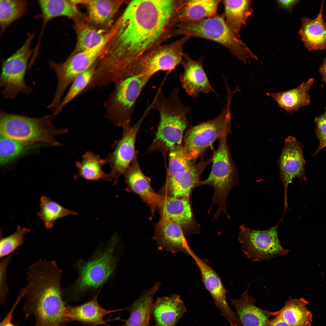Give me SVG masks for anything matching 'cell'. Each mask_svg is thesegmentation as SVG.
<instances>
[{"label": "cell", "mask_w": 326, "mask_h": 326, "mask_svg": "<svg viewBox=\"0 0 326 326\" xmlns=\"http://www.w3.org/2000/svg\"><path fill=\"white\" fill-rule=\"evenodd\" d=\"M177 0H135L129 3L108 33L100 59L110 78L121 79L126 69L172 36Z\"/></svg>", "instance_id": "1"}, {"label": "cell", "mask_w": 326, "mask_h": 326, "mask_svg": "<svg viewBox=\"0 0 326 326\" xmlns=\"http://www.w3.org/2000/svg\"><path fill=\"white\" fill-rule=\"evenodd\" d=\"M62 273L56 261L42 258L27 269V285L20 293L24 299V312L34 316L35 326H63L67 322Z\"/></svg>", "instance_id": "2"}, {"label": "cell", "mask_w": 326, "mask_h": 326, "mask_svg": "<svg viewBox=\"0 0 326 326\" xmlns=\"http://www.w3.org/2000/svg\"><path fill=\"white\" fill-rule=\"evenodd\" d=\"M152 110H157L159 122L150 150L166 151L182 144L184 131L188 124L187 116L192 109L181 102L177 87L166 97L162 88L158 89L150 104Z\"/></svg>", "instance_id": "3"}, {"label": "cell", "mask_w": 326, "mask_h": 326, "mask_svg": "<svg viewBox=\"0 0 326 326\" xmlns=\"http://www.w3.org/2000/svg\"><path fill=\"white\" fill-rule=\"evenodd\" d=\"M175 35H183L210 40L226 47L234 56L246 64L250 59H258L226 25L223 14L212 17L183 22L175 25Z\"/></svg>", "instance_id": "4"}, {"label": "cell", "mask_w": 326, "mask_h": 326, "mask_svg": "<svg viewBox=\"0 0 326 326\" xmlns=\"http://www.w3.org/2000/svg\"><path fill=\"white\" fill-rule=\"evenodd\" d=\"M54 117L53 114L33 117L2 111L0 136L31 143L40 142L53 146L61 145L56 137L66 133L68 130L55 128L52 123Z\"/></svg>", "instance_id": "5"}, {"label": "cell", "mask_w": 326, "mask_h": 326, "mask_svg": "<svg viewBox=\"0 0 326 326\" xmlns=\"http://www.w3.org/2000/svg\"><path fill=\"white\" fill-rule=\"evenodd\" d=\"M227 102L219 115L188 129L184 136V149L190 160H195L217 139L231 132L230 105L238 90L227 88Z\"/></svg>", "instance_id": "6"}, {"label": "cell", "mask_w": 326, "mask_h": 326, "mask_svg": "<svg viewBox=\"0 0 326 326\" xmlns=\"http://www.w3.org/2000/svg\"><path fill=\"white\" fill-rule=\"evenodd\" d=\"M227 136L219 139L218 147L212 156L211 173L207 178L200 181L198 185H207L213 188V203H216L218 208L215 219L222 212L228 216L225 207L227 197L232 187L239 181L237 167L227 145Z\"/></svg>", "instance_id": "7"}, {"label": "cell", "mask_w": 326, "mask_h": 326, "mask_svg": "<svg viewBox=\"0 0 326 326\" xmlns=\"http://www.w3.org/2000/svg\"><path fill=\"white\" fill-rule=\"evenodd\" d=\"M151 78L136 76L115 85L113 91L103 103L106 118L118 127L130 124L136 101Z\"/></svg>", "instance_id": "8"}, {"label": "cell", "mask_w": 326, "mask_h": 326, "mask_svg": "<svg viewBox=\"0 0 326 326\" xmlns=\"http://www.w3.org/2000/svg\"><path fill=\"white\" fill-rule=\"evenodd\" d=\"M190 38L184 36L171 43L154 48L127 69L123 75V81L133 76L145 75L152 77L159 71H171L181 63L184 55L183 48Z\"/></svg>", "instance_id": "9"}, {"label": "cell", "mask_w": 326, "mask_h": 326, "mask_svg": "<svg viewBox=\"0 0 326 326\" xmlns=\"http://www.w3.org/2000/svg\"><path fill=\"white\" fill-rule=\"evenodd\" d=\"M34 37V33L28 34L22 46L2 62L0 86L5 98L14 99L19 93L29 94L33 91L26 84L25 76L28 61L34 52L30 45Z\"/></svg>", "instance_id": "10"}, {"label": "cell", "mask_w": 326, "mask_h": 326, "mask_svg": "<svg viewBox=\"0 0 326 326\" xmlns=\"http://www.w3.org/2000/svg\"><path fill=\"white\" fill-rule=\"evenodd\" d=\"M280 222L269 229H253L243 225L239 227L238 241L242 252L251 260L259 262L281 257L289 251L281 245L277 228Z\"/></svg>", "instance_id": "11"}, {"label": "cell", "mask_w": 326, "mask_h": 326, "mask_svg": "<svg viewBox=\"0 0 326 326\" xmlns=\"http://www.w3.org/2000/svg\"><path fill=\"white\" fill-rule=\"evenodd\" d=\"M108 40V37L99 45L91 49L74 53L63 63L49 61L55 71L58 84L52 104L59 106L62 98L67 88L78 75L91 66L99 59Z\"/></svg>", "instance_id": "12"}, {"label": "cell", "mask_w": 326, "mask_h": 326, "mask_svg": "<svg viewBox=\"0 0 326 326\" xmlns=\"http://www.w3.org/2000/svg\"><path fill=\"white\" fill-rule=\"evenodd\" d=\"M117 240L114 236L103 251L81 267L78 280L71 288V293L80 294L96 288L108 278L116 266L114 253Z\"/></svg>", "instance_id": "13"}, {"label": "cell", "mask_w": 326, "mask_h": 326, "mask_svg": "<svg viewBox=\"0 0 326 326\" xmlns=\"http://www.w3.org/2000/svg\"><path fill=\"white\" fill-rule=\"evenodd\" d=\"M151 110L150 108L148 107L133 126L128 124L122 127L123 133L121 138L112 145L113 151L106 159L111 168L108 174L109 182L116 184L120 177L124 174L137 155L135 149L137 135L144 120Z\"/></svg>", "instance_id": "14"}, {"label": "cell", "mask_w": 326, "mask_h": 326, "mask_svg": "<svg viewBox=\"0 0 326 326\" xmlns=\"http://www.w3.org/2000/svg\"><path fill=\"white\" fill-rule=\"evenodd\" d=\"M303 144L296 138L288 136L285 139L284 145L277 160L280 168V177L284 188L285 213L287 208V194L289 185L295 178L305 180V165L303 150Z\"/></svg>", "instance_id": "15"}, {"label": "cell", "mask_w": 326, "mask_h": 326, "mask_svg": "<svg viewBox=\"0 0 326 326\" xmlns=\"http://www.w3.org/2000/svg\"><path fill=\"white\" fill-rule=\"evenodd\" d=\"M187 254L194 260L201 273L203 283L213 299L221 314L231 326H242L236 312L229 305L226 292L221 280L216 273L204 261L198 257L189 246L187 248Z\"/></svg>", "instance_id": "16"}, {"label": "cell", "mask_w": 326, "mask_h": 326, "mask_svg": "<svg viewBox=\"0 0 326 326\" xmlns=\"http://www.w3.org/2000/svg\"><path fill=\"white\" fill-rule=\"evenodd\" d=\"M203 61L202 57L195 60L184 54L181 63L184 70L179 75L180 83L186 92L193 97L201 93H216L203 69Z\"/></svg>", "instance_id": "17"}, {"label": "cell", "mask_w": 326, "mask_h": 326, "mask_svg": "<svg viewBox=\"0 0 326 326\" xmlns=\"http://www.w3.org/2000/svg\"><path fill=\"white\" fill-rule=\"evenodd\" d=\"M123 175L128 189L138 194L149 206L152 213L156 210L160 212L164 196L156 193L152 189L149 179L139 165L137 155Z\"/></svg>", "instance_id": "18"}, {"label": "cell", "mask_w": 326, "mask_h": 326, "mask_svg": "<svg viewBox=\"0 0 326 326\" xmlns=\"http://www.w3.org/2000/svg\"><path fill=\"white\" fill-rule=\"evenodd\" d=\"M212 161V156L206 160L202 158L190 168L173 177L167 178L163 189V196L189 198L193 189L198 186L202 173Z\"/></svg>", "instance_id": "19"}, {"label": "cell", "mask_w": 326, "mask_h": 326, "mask_svg": "<svg viewBox=\"0 0 326 326\" xmlns=\"http://www.w3.org/2000/svg\"><path fill=\"white\" fill-rule=\"evenodd\" d=\"M154 239L157 249L176 253L187 254L188 245L182 227L170 219L161 217L156 225Z\"/></svg>", "instance_id": "20"}, {"label": "cell", "mask_w": 326, "mask_h": 326, "mask_svg": "<svg viewBox=\"0 0 326 326\" xmlns=\"http://www.w3.org/2000/svg\"><path fill=\"white\" fill-rule=\"evenodd\" d=\"M221 0H179L171 19L174 29L183 22L199 20L218 15V7Z\"/></svg>", "instance_id": "21"}, {"label": "cell", "mask_w": 326, "mask_h": 326, "mask_svg": "<svg viewBox=\"0 0 326 326\" xmlns=\"http://www.w3.org/2000/svg\"><path fill=\"white\" fill-rule=\"evenodd\" d=\"M324 3H321L319 12L314 19L303 17L298 34L305 46L309 51L326 48V22L323 16Z\"/></svg>", "instance_id": "22"}, {"label": "cell", "mask_w": 326, "mask_h": 326, "mask_svg": "<svg viewBox=\"0 0 326 326\" xmlns=\"http://www.w3.org/2000/svg\"><path fill=\"white\" fill-rule=\"evenodd\" d=\"M246 289L239 299H232L231 303L236 311L242 326H265L272 316H276L278 311L272 312L258 307L255 301Z\"/></svg>", "instance_id": "23"}, {"label": "cell", "mask_w": 326, "mask_h": 326, "mask_svg": "<svg viewBox=\"0 0 326 326\" xmlns=\"http://www.w3.org/2000/svg\"><path fill=\"white\" fill-rule=\"evenodd\" d=\"M187 310L179 296L158 297L154 302L151 314L155 326H176Z\"/></svg>", "instance_id": "24"}, {"label": "cell", "mask_w": 326, "mask_h": 326, "mask_svg": "<svg viewBox=\"0 0 326 326\" xmlns=\"http://www.w3.org/2000/svg\"><path fill=\"white\" fill-rule=\"evenodd\" d=\"M314 81V79L311 78L295 88L277 93H267L266 94L287 113L291 114L310 104L309 91Z\"/></svg>", "instance_id": "25"}, {"label": "cell", "mask_w": 326, "mask_h": 326, "mask_svg": "<svg viewBox=\"0 0 326 326\" xmlns=\"http://www.w3.org/2000/svg\"><path fill=\"white\" fill-rule=\"evenodd\" d=\"M157 283L144 290L140 296L125 309L130 315L125 321L124 326H149V320L154 303L153 297L159 288Z\"/></svg>", "instance_id": "26"}, {"label": "cell", "mask_w": 326, "mask_h": 326, "mask_svg": "<svg viewBox=\"0 0 326 326\" xmlns=\"http://www.w3.org/2000/svg\"><path fill=\"white\" fill-rule=\"evenodd\" d=\"M160 213L161 217L177 223L183 229H188L193 225V216L188 198L164 196Z\"/></svg>", "instance_id": "27"}, {"label": "cell", "mask_w": 326, "mask_h": 326, "mask_svg": "<svg viewBox=\"0 0 326 326\" xmlns=\"http://www.w3.org/2000/svg\"><path fill=\"white\" fill-rule=\"evenodd\" d=\"M98 295L92 299L79 305L67 306V321H78L91 325L105 324L104 317L117 310H107L102 308L97 301Z\"/></svg>", "instance_id": "28"}, {"label": "cell", "mask_w": 326, "mask_h": 326, "mask_svg": "<svg viewBox=\"0 0 326 326\" xmlns=\"http://www.w3.org/2000/svg\"><path fill=\"white\" fill-rule=\"evenodd\" d=\"M222 2L224 7L223 15L226 24L233 34L240 39V30L245 25L253 11L252 1L225 0Z\"/></svg>", "instance_id": "29"}, {"label": "cell", "mask_w": 326, "mask_h": 326, "mask_svg": "<svg viewBox=\"0 0 326 326\" xmlns=\"http://www.w3.org/2000/svg\"><path fill=\"white\" fill-rule=\"evenodd\" d=\"M77 4L85 5L88 18L92 23L100 25L111 23L121 6L126 1L121 0H76Z\"/></svg>", "instance_id": "30"}, {"label": "cell", "mask_w": 326, "mask_h": 326, "mask_svg": "<svg viewBox=\"0 0 326 326\" xmlns=\"http://www.w3.org/2000/svg\"><path fill=\"white\" fill-rule=\"evenodd\" d=\"M43 20L41 31L37 44L40 46L45 27L51 20L59 16L74 18L79 15L75 0H40L38 1Z\"/></svg>", "instance_id": "31"}, {"label": "cell", "mask_w": 326, "mask_h": 326, "mask_svg": "<svg viewBox=\"0 0 326 326\" xmlns=\"http://www.w3.org/2000/svg\"><path fill=\"white\" fill-rule=\"evenodd\" d=\"M308 302L303 298L289 297L284 305L278 311L277 316L290 326H311L312 315L307 308Z\"/></svg>", "instance_id": "32"}, {"label": "cell", "mask_w": 326, "mask_h": 326, "mask_svg": "<svg viewBox=\"0 0 326 326\" xmlns=\"http://www.w3.org/2000/svg\"><path fill=\"white\" fill-rule=\"evenodd\" d=\"M106 163V159H102L99 155L87 151L83 155L81 161L75 162L78 172L75 175V178L81 177L86 180L97 181L103 179L109 182L108 174L105 173L102 168Z\"/></svg>", "instance_id": "33"}, {"label": "cell", "mask_w": 326, "mask_h": 326, "mask_svg": "<svg viewBox=\"0 0 326 326\" xmlns=\"http://www.w3.org/2000/svg\"><path fill=\"white\" fill-rule=\"evenodd\" d=\"M40 201V210L37 215L47 229H52L55 222L59 219L78 214L76 212L64 207L46 196H42Z\"/></svg>", "instance_id": "34"}, {"label": "cell", "mask_w": 326, "mask_h": 326, "mask_svg": "<svg viewBox=\"0 0 326 326\" xmlns=\"http://www.w3.org/2000/svg\"><path fill=\"white\" fill-rule=\"evenodd\" d=\"M27 2L24 0L0 1L1 34L13 22L22 17L26 12Z\"/></svg>", "instance_id": "35"}, {"label": "cell", "mask_w": 326, "mask_h": 326, "mask_svg": "<svg viewBox=\"0 0 326 326\" xmlns=\"http://www.w3.org/2000/svg\"><path fill=\"white\" fill-rule=\"evenodd\" d=\"M77 43L73 54L89 49L100 44L107 37L108 34L84 23L77 25Z\"/></svg>", "instance_id": "36"}, {"label": "cell", "mask_w": 326, "mask_h": 326, "mask_svg": "<svg viewBox=\"0 0 326 326\" xmlns=\"http://www.w3.org/2000/svg\"><path fill=\"white\" fill-rule=\"evenodd\" d=\"M96 63L77 75L71 84L69 89L62 101L58 110L53 115L55 117L62 109L77 96L81 94L91 81L95 72Z\"/></svg>", "instance_id": "37"}, {"label": "cell", "mask_w": 326, "mask_h": 326, "mask_svg": "<svg viewBox=\"0 0 326 326\" xmlns=\"http://www.w3.org/2000/svg\"><path fill=\"white\" fill-rule=\"evenodd\" d=\"M195 161L189 159L182 144L174 146L169 150L167 178L173 177L190 168Z\"/></svg>", "instance_id": "38"}, {"label": "cell", "mask_w": 326, "mask_h": 326, "mask_svg": "<svg viewBox=\"0 0 326 326\" xmlns=\"http://www.w3.org/2000/svg\"><path fill=\"white\" fill-rule=\"evenodd\" d=\"M31 143L0 136V164L4 166L18 157Z\"/></svg>", "instance_id": "39"}, {"label": "cell", "mask_w": 326, "mask_h": 326, "mask_svg": "<svg viewBox=\"0 0 326 326\" xmlns=\"http://www.w3.org/2000/svg\"><path fill=\"white\" fill-rule=\"evenodd\" d=\"M30 230L18 225L17 229L12 234L0 239V259L14 253L15 251L24 243L25 235Z\"/></svg>", "instance_id": "40"}, {"label": "cell", "mask_w": 326, "mask_h": 326, "mask_svg": "<svg viewBox=\"0 0 326 326\" xmlns=\"http://www.w3.org/2000/svg\"><path fill=\"white\" fill-rule=\"evenodd\" d=\"M315 133L319 144L314 155H316L320 150L326 147V107L323 112L315 119Z\"/></svg>", "instance_id": "41"}, {"label": "cell", "mask_w": 326, "mask_h": 326, "mask_svg": "<svg viewBox=\"0 0 326 326\" xmlns=\"http://www.w3.org/2000/svg\"><path fill=\"white\" fill-rule=\"evenodd\" d=\"M14 253L0 259V302L1 304L4 302L8 294V290L7 283V269L8 264L14 254Z\"/></svg>", "instance_id": "42"}, {"label": "cell", "mask_w": 326, "mask_h": 326, "mask_svg": "<svg viewBox=\"0 0 326 326\" xmlns=\"http://www.w3.org/2000/svg\"><path fill=\"white\" fill-rule=\"evenodd\" d=\"M299 1L296 0H279L277 2L279 7L286 11L291 12Z\"/></svg>", "instance_id": "43"}, {"label": "cell", "mask_w": 326, "mask_h": 326, "mask_svg": "<svg viewBox=\"0 0 326 326\" xmlns=\"http://www.w3.org/2000/svg\"><path fill=\"white\" fill-rule=\"evenodd\" d=\"M19 302L16 301L10 311L1 322L0 326H17L12 323L11 319L14 311Z\"/></svg>", "instance_id": "44"}, {"label": "cell", "mask_w": 326, "mask_h": 326, "mask_svg": "<svg viewBox=\"0 0 326 326\" xmlns=\"http://www.w3.org/2000/svg\"><path fill=\"white\" fill-rule=\"evenodd\" d=\"M265 326H290L284 320L276 315L269 319Z\"/></svg>", "instance_id": "45"}, {"label": "cell", "mask_w": 326, "mask_h": 326, "mask_svg": "<svg viewBox=\"0 0 326 326\" xmlns=\"http://www.w3.org/2000/svg\"><path fill=\"white\" fill-rule=\"evenodd\" d=\"M318 71L322 80L326 84V57L323 58L322 62L319 67Z\"/></svg>", "instance_id": "46"}]
</instances>
